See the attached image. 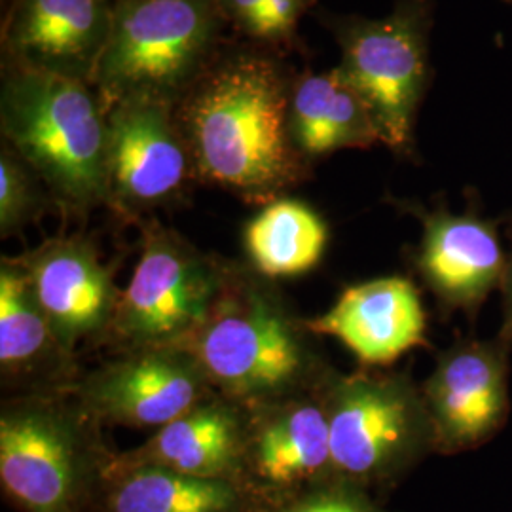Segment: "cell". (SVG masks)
Wrapping results in <instances>:
<instances>
[{
	"label": "cell",
	"instance_id": "26",
	"mask_svg": "<svg viewBox=\"0 0 512 512\" xmlns=\"http://www.w3.org/2000/svg\"><path fill=\"white\" fill-rule=\"evenodd\" d=\"M501 230L507 241V258H505V272H503V281H501V306H503V323H501V332L512 336V213L501 217Z\"/></svg>",
	"mask_w": 512,
	"mask_h": 512
},
{
	"label": "cell",
	"instance_id": "16",
	"mask_svg": "<svg viewBox=\"0 0 512 512\" xmlns=\"http://www.w3.org/2000/svg\"><path fill=\"white\" fill-rule=\"evenodd\" d=\"M315 336H330L361 366L385 368L414 348H431L420 289L403 275L346 287L327 313L306 319Z\"/></svg>",
	"mask_w": 512,
	"mask_h": 512
},
{
	"label": "cell",
	"instance_id": "23",
	"mask_svg": "<svg viewBox=\"0 0 512 512\" xmlns=\"http://www.w3.org/2000/svg\"><path fill=\"white\" fill-rule=\"evenodd\" d=\"M255 512H389L365 490L330 478L274 503H262Z\"/></svg>",
	"mask_w": 512,
	"mask_h": 512
},
{
	"label": "cell",
	"instance_id": "22",
	"mask_svg": "<svg viewBox=\"0 0 512 512\" xmlns=\"http://www.w3.org/2000/svg\"><path fill=\"white\" fill-rule=\"evenodd\" d=\"M55 207L48 186L18 152L0 148V238L19 236L31 222Z\"/></svg>",
	"mask_w": 512,
	"mask_h": 512
},
{
	"label": "cell",
	"instance_id": "7",
	"mask_svg": "<svg viewBox=\"0 0 512 512\" xmlns=\"http://www.w3.org/2000/svg\"><path fill=\"white\" fill-rule=\"evenodd\" d=\"M439 0H395L382 18L317 12L340 50V71L365 97L382 145L418 162L416 126L435 80L431 37Z\"/></svg>",
	"mask_w": 512,
	"mask_h": 512
},
{
	"label": "cell",
	"instance_id": "18",
	"mask_svg": "<svg viewBox=\"0 0 512 512\" xmlns=\"http://www.w3.org/2000/svg\"><path fill=\"white\" fill-rule=\"evenodd\" d=\"M245 435L247 406L215 393L156 429L141 446L118 452L116 461L241 484Z\"/></svg>",
	"mask_w": 512,
	"mask_h": 512
},
{
	"label": "cell",
	"instance_id": "6",
	"mask_svg": "<svg viewBox=\"0 0 512 512\" xmlns=\"http://www.w3.org/2000/svg\"><path fill=\"white\" fill-rule=\"evenodd\" d=\"M220 0H118L92 84L105 110L128 99L177 105L224 44Z\"/></svg>",
	"mask_w": 512,
	"mask_h": 512
},
{
	"label": "cell",
	"instance_id": "13",
	"mask_svg": "<svg viewBox=\"0 0 512 512\" xmlns=\"http://www.w3.org/2000/svg\"><path fill=\"white\" fill-rule=\"evenodd\" d=\"M327 380L274 403L247 406L241 486L260 505L334 478L325 403Z\"/></svg>",
	"mask_w": 512,
	"mask_h": 512
},
{
	"label": "cell",
	"instance_id": "4",
	"mask_svg": "<svg viewBox=\"0 0 512 512\" xmlns=\"http://www.w3.org/2000/svg\"><path fill=\"white\" fill-rule=\"evenodd\" d=\"M73 393L0 404V488L19 512H105L118 452Z\"/></svg>",
	"mask_w": 512,
	"mask_h": 512
},
{
	"label": "cell",
	"instance_id": "3",
	"mask_svg": "<svg viewBox=\"0 0 512 512\" xmlns=\"http://www.w3.org/2000/svg\"><path fill=\"white\" fill-rule=\"evenodd\" d=\"M0 133L48 186L63 219L109 205L107 110L90 82L2 65Z\"/></svg>",
	"mask_w": 512,
	"mask_h": 512
},
{
	"label": "cell",
	"instance_id": "21",
	"mask_svg": "<svg viewBox=\"0 0 512 512\" xmlns=\"http://www.w3.org/2000/svg\"><path fill=\"white\" fill-rule=\"evenodd\" d=\"M329 239V222L317 209L283 196L245 222V262L272 281L308 274L321 262Z\"/></svg>",
	"mask_w": 512,
	"mask_h": 512
},
{
	"label": "cell",
	"instance_id": "25",
	"mask_svg": "<svg viewBox=\"0 0 512 512\" xmlns=\"http://www.w3.org/2000/svg\"><path fill=\"white\" fill-rule=\"evenodd\" d=\"M222 14L245 40H253L270 46V29L262 0H220Z\"/></svg>",
	"mask_w": 512,
	"mask_h": 512
},
{
	"label": "cell",
	"instance_id": "14",
	"mask_svg": "<svg viewBox=\"0 0 512 512\" xmlns=\"http://www.w3.org/2000/svg\"><path fill=\"white\" fill-rule=\"evenodd\" d=\"M14 258L40 310L69 348L105 342L122 291L114 283L112 264L101 260L93 239L84 234L55 236Z\"/></svg>",
	"mask_w": 512,
	"mask_h": 512
},
{
	"label": "cell",
	"instance_id": "8",
	"mask_svg": "<svg viewBox=\"0 0 512 512\" xmlns=\"http://www.w3.org/2000/svg\"><path fill=\"white\" fill-rule=\"evenodd\" d=\"M137 228L141 256L105 338L116 353L181 346L213 310L232 266L156 217L137 222Z\"/></svg>",
	"mask_w": 512,
	"mask_h": 512
},
{
	"label": "cell",
	"instance_id": "1",
	"mask_svg": "<svg viewBox=\"0 0 512 512\" xmlns=\"http://www.w3.org/2000/svg\"><path fill=\"white\" fill-rule=\"evenodd\" d=\"M294 78L272 46L224 40L173 107L198 183L262 207L310 181L289 133Z\"/></svg>",
	"mask_w": 512,
	"mask_h": 512
},
{
	"label": "cell",
	"instance_id": "24",
	"mask_svg": "<svg viewBox=\"0 0 512 512\" xmlns=\"http://www.w3.org/2000/svg\"><path fill=\"white\" fill-rule=\"evenodd\" d=\"M270 29V46L287 52L298 44V25L315 8L317 0H262Z\"/></svg>",
	"mask_w": 512,
	"mask_h": 512
},
{
	"label": "cell",
	"instance_id": "12",
	"mask_svg": "<svg viewBox=\"0 0 512 512\" xmlns=\"http://www.w3.org/2000/svg\"><path fill=\"white\" fill-rule=\"evenodd\" d=\"M71 393L103 427L160 429L217 391L192 353L162 346L116 353Z\"/></svg>",
	"mask_w": 512,
	"mask_h": 512
},
{
	"label": "cell",
	"instance_id": "5",
	"mask_svg": "<svg viewBox=\"0 0 512 512\" xmlns=\"http://www.w3.org/2000/svg\"><path fill=\"white\" fill-rule=\"evenodd\" d=\"M334 478L378 497L393 492L435 452L420 384L408 370L336 368L325 384Z\"/></svg>",
	"mask_w": 512,
	"mask_h": 512
},
{
	"label": "cell",
	"instance_id": "10",
	"mask_svg": "<svg viewBox=\"0 0 512 512\" xmlns=\"http://www.w3.org/2000/svg\"><path fill=\"white\" fill-rule=\"evenodd\" d=\"M399 211L421 224L418 247L410 262L425 289L435 296L444 319L463 313L475 325L490 294L499 291L507 251L501 219L486 217L476 196L463 211L444 202L423 203L389 198Z\"/></svg>",
	"mask_w": 512,
	"mask_h": 512
},
{
	"label": "cell",
	"instance_id": "19",
	"mask_svg": "<svg viewBox=\"0 0 512 512\" xmlns=\"http://www.w3.org/2000/svg\"><path fill=\"white\" fill-rule=\"evenodd\" d=\"M289 133L296 150L315 164L338 150L382 145L365 97L340 67L296 74L289 105Z\"/></svg>",
	"mask_w": 512,
	"mask_h": 512
},
{
	"label": "cell",
	"instance_id": "20",
	"mask_svg": "<svg viewBox=\"0 0 512 512\" xmlns=\"http://www.w3.org/2000/svg\"><path fill=\"white\" fill-rule=\"evenodd\" d=\"M258 507L255 495L236 482L116 461L105 512H255Z\"/></svg>",
	"mask_w": 512,
	"mask_h": 512
},
{
	"label": "cell",
	"instance_id": "9",
	"mask_svg": "<svg viewBox=\"0 0 512 512\" xmlns=\"http://www.w3.org/2000/svg\"><path fill=\"white\" fill-rule=\"evenodd\" d=\"M109 207L126 222L175 207L198 183L173 105L128 99L107 110Z\"/></svg>",
	"mask_w": 512,
	"mask_h": 512
},
{
	"label": "cell",
	"instance_id": "2",
	"mask_svg": "<svg viewBox=\"0 0 512 512\" xmlns=\"http://www.w3.org/2000/svg\"><path fill=\"white\" fill-rule=\"evenodd\" d=\"M215 391L245 406L319 387L334 366L275 281L232 260L213 310L181 346Z\"/></svg>",
	"mask_w": 512,
	"mask_h": 512
},
{
	"label": "cell",
	"instance_id": "27",
	"mask_svg": "<svg viewBox=\"0 0 512 512\" xmlns=\"http://www.w3.org/2000/svg\"><path fill=\"white\" fill-rule=\"evenodd\" d=\"M501 2H505V4H509V6H512V0H501Z\"/></svg>",
	"mask_w": 512,
	"mask_h": 512
},
{
	"label": "cell",
	"instance_id": "17",
	"mask_svg": "<svg viewBox=\"0 0 512 512\" xmlns=\"http://www.w3.org/2000/svg\"><path fill=\"white\" fill-rule=\"evenodd\" d=\"M84 376L33 296L14 256L0 260V380L4 397L71 393Z\"/></svg>",
	"mask_w": 512,
	"mask_h": 512
},
{
	"label": "cell",
	"instance_id": "15",
	"mask_svg": "<svg viewBox=\"0 0 512 512\" xmlns=\"http://www.w3.org/2000/svg\"><path fill=\"white\" fill-rule=\"evenodd\" d=\"M118 0H12L2 21L4 67L92 82Z\"/></svg>",
	"mask_w": 512,
	"mask_h": 512
},
{
	"label": "cell",
	"instance_id": "11",
	"mask_svg": "<svg viewBox=\"0 0 512 512\" xmlns=\"http://www.w3.org/2000/svg\"><path fill=\"white\" fill-rule=\"evenodd\" d=\"M512 336H459L435 357L420 384L437 456L471 452L497 437L511 418Z\"/></svg>",
	"mask_w": 512,
	"mask_h": 512
}]
</instances>
